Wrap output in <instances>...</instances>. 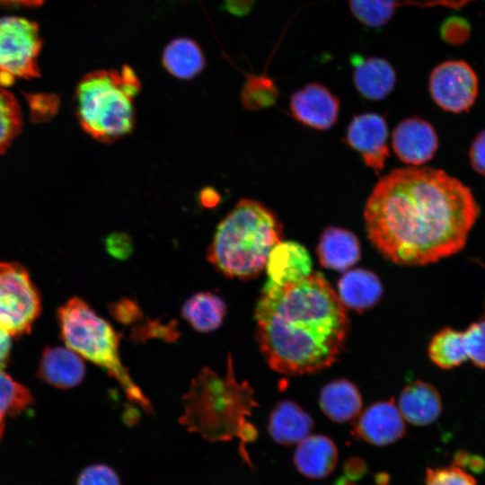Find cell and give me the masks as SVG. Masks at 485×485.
Returning <instances> with one entry per match:
<instances>
[{
    "label": "cell",
    "mask_w": 485,
    "mask_h": 485,
    "mask_svg": "<svg viewBox=\"0 0 485 485\" xmlns=\"http://www.w3.org/2000/svg\"><path fill=\"white\" fill-rule=\"evenodd\" d=\"M349 61L353 68V84L365 99L381 101L393 91L396 72L387 59L354 53Z\"/></svg>",
    "instance_id": "5bb4252c"
},
{
    "label": "cell",
    "mask_w": 485,
    "mask_h": 485,
    "mask_svg": "<svg viewBox=\"0 0 485 485\" xmlns=\"http://www.w3.org/2000/svg\"><path fill=\"white\" fill-rule=\"evenodd\" d=\"M183 405L180 423L209 441L238 437L243 445L257 436L247 420L257 406L253 391L247 382L236 380L230 355L224 376L207 367L200 371L183 396Z\"/></svg>",
    "instance_id": "3957f363"
},
{
    "label": "cell",
    "mask_w": 485,
    "mask_h": 485,
    "mask_svg": "<svg viewBox=\"0 0 485 485\" xmlns=\"http://www.w3.org/2000/svg\"><path fill=\"white\" fill-rule=\"evenodd\" d=\"M470 22L461 16H450L440 26L439 33L447 44L459 46L466 43L471 36Z\"/></svg>",
    "instance_id": "1f68e13d"
},
{
    "label": "cell",
    "mask_w": 485,
    "mask_h": 485,
    "mask_svg": "<svg viewBox=\"0 0 485 485\" xmlns=\"http://www.w3.org/2000/svg\"><path fill=\"white\" fill-rule=\"evenodd\" d=\"M478 77L463 60H446L433 68L428 90L433 101L442 110L461 113L468 111L478 95Z\"/></svg>",
    "instance_id": "9c48e42d"
},
{
    "label": "cell",
    "mask_w": 485,
    "mask_h": 485,
    "mask_svg": "<svg viewBox=\"0 0 485 485\" xmlns=\"http://www.w3.org/2000/svg\"><path fill=\"white\" fill-rule=\"evenodd\" d=\"M41 46L36 22L22 17L0 18V85L39 76L37 58Z\"/></svg>",
    "instance_id": "52a82bcc"
},
{
    "label": "cell",
    "mask_w": 485,
    "mask_h": 485,
    "mask_svg": "<svg viewBox=\"0 0 485 485\" xmlns=\"http://www.w3.org/2000/svg\"><path fill=\"white\" fill-rule=\"evenodd\" d=\"M425 485H477L475 479L463 467L451 465L428 469Z\"/></svg>",
    "instance_id": "4dcf8cb0"
},
{
    "label": "cell",
    "mask_w": 485,
    "mask_h": 485,
    "mask_svg": "<svg viewBox=\"0 0 485 485\" xmlns=\"http://www.w3.org/2000/svg\"><path fill=\"white\" fill-rule=\"evenodd\" d=\"M38 375L52 386L67 389L83 381L85 366L82 358L70 348H47L42 353Z\"/></svg>",
    "instance_id": "e0dca14e"
},
{
    "label": "cell",
    "mask_w": 485,
    "mask_h": 485,
    "mask_svg": "<svg viewBox=\"0 0 485 485\" xmlns=\"http://www.w3.org/2000/svg\"><path fill=\"white\" fill-rule=\"evenodd\" d=\"M32 402L29 390L14 381L0 368V440L4 431L7 415H15L26 410Z\"/></svg>",
    "instance_id": "4316f807"
},
{
    "label": "cell",
    "mask_w": 485,
    "mask_h": 485,
    "mask_svg": "<svg viewBox=\"0 0 485 485\" xmlns=\"http://www.w3.org/2000/svg\"><path fill=\"white\" fill-rule=\"evenodd\" d=\"M405 433L404 419L392 401L369 406L358 418L354 434L375 445H387L401 438Z\"/></svg>",
    "instance_id": "4fadbf2b"
},
{
    "label": "cell",
    "mask_w": 485,
    "mask_h": 485,
    "mask_svg": "<svg viewBox=\"0 0 485 485\" xmlns=\"http://www.w3.org/2000/svg\"><path fill=\"white\" fill-rule=\"evenodd\" d=\"M388 128L383 116L367 112L355 116L350 121L346 143L357 151L366 166L377 174L389 156Z\"/></svg>",
    "instance_id": "30bf717a"
},
{
    "label": "cell",
    "mask_w": 485,
    "mask_h": 485,
    "mask_svg": "<svg viewBox=\"0 0 485 485\" xmlns=\"http://www.w3.org/2000/svg\"><path fill=\"white\" fill-rule=\"evenodd\" d=\"M290 110L300 123L314 129L327 130L338 119L340 101L326 86L310 83L292 94Z\"/></svg>",
    "instance_id": "8fae6325"
},
{
    "label": "cell",
    "mask_w": 485,
    "mask_h": 485,
    "mask_svg": "<svg viewBox=\"0 0 485 485\" xmlns=\"http://www.w3.org/2000/svg\"><path fill=\"white\" fill-rule=\"evenodd\" d=\"M469 157L472 169L485 176V129L480 131L472 142Z\"/></svg>",
    "instance_id": "e575fe53"
},
{
    "label": "cell",
    "mask_w": 485,
    "mask_h": 485,
    "mask_svg": "<svg viewBox=\"0 0 485 485\" xmlns=\"http://www.w3.org/2000/svg\"><path fill=\"white\" fill-rule=\"evenodd\" d=\"M254 318L264 358L273 370L287 375L331 366L343 349L349 325L337 293L315 271L284 286L267 281Z\"/></svg>",
    "instance_id": "7a4b0ae2"
},
{
    "label": "cell",
    "mask_w": 485,
    "mask_h": 485,
    "mask_svg": "<svg viewBox=\"0 0 485 485\" xmlns=\"http://www.w3.org/2000/svg\"><path fill=\"white\" fill-rule=\"evenodd\" d=\"M255 3V0H224V8L231 14L244 16L248 14Z\"/></svg>",
    "instance_id": "8d00e7d4"
},
{
    "label": "cell",
    "mask_w": 485,
    "mask_h": 485,
    "mask_svg": "<svg viewBox=\"0 0 485 485\" xmlns=\"http://www.w3.org/2000/svg\"><path fill=\"white\" fill-rule=\"evenodd\" d=\"M265 268L268 282L284 286L308 277L313 272V261L301 243L281 241L270 251Z\"/></svg>",
    "instance_id": "9a60e30c"
},
{
    "label": "cell",
    "mask_w": 485,
    "mask_h": 485,
    "mask_svg": "<svg viewBox=\"0 0 485 485\" xmlns=\"http://www.w3.org/2000/svg\"><path fill=\"white\" fill-rule=\"evenodd\" d=\"M402 5L399 0H348V8L354 18L366 27L381 29Z\"/></svg>",
    "instance_id": "484cf974"
},
{
    "label": "cell",
    "mask_w": 485,
    "mask_h": 485,
    "mask_svg": "<svg viewBox=\"0 0 485 485\" xmlns=\"http://www.w3.org/2000/svg\"><path fill=\"white\" fill-rule=\"evenodd\" d=\"M335 485H355V484H354L353 481H351V479L347 480L345 478H340V479H339V481H337Z\"/></svg>",
    "instance_id": "b9f144b4"
},
{
    "label": "cell",
    "mask_w": 485,
    "mask_h": 485,
    "mask_svg": "<svg viewBox=\"0 0 485 485\" xmlns=\"http://www.w3.org/2000/svg\"><path fill=\"white\" fill-rule=\"evenodd\" d=\"M226 304L217 295L200 292L190 296L182 305V317L198 331L209 332L223 322Z\"/></svg>",
    "instance_id": "cb8c5ba5"
},
{
    "label": "cell",
    "mask_w": 485,
    "mask_h": 485,
    "mask_svg": "<svg viewBox=\"0 0 485 485\" xmlns=\"http://www.w3.org/2000/svg\"><path fill=\"white\" fill-rule=\"evenodd\" d=\"M279 92L272 78L267 75H247L241 100L245 109L258 110L273 106Z\"/></svg>",
    "instance_id": "83f0119b"
},
{
    "label": "cell",
    "mask_w": 485,
    "mask_h": 485,
    "mask_svg": "<svg viewBox=\"0 0 485 485\" xmlns=\"http://www.w3.org/2000/svg\"><path fill=\"white\" fill-rule=\"evenodd\" d=\"M220 200L218 193L212 188H206L201 191L200 201L206 207H213Z\"/></svg>",
    "instance_id": "ab89813d"
},
{
    "label": "cell",
    "mask_w": 485,
    "mask_h": 485,
    "mask_svg": "<svg viewBox=\"0 0 485 485\" xmlns=\"http://www.w3.org/2000/svg\"><path fill=\"white\" fill-rule=\"evenodd\" d=\"M11 335L0 327V368L6 366L11 352Z\"/></svg>",
    "instance_id": "74e56055"
},
{
    "label": "cell",
    "mask_w": 485,
    "mask_h": 485,
    "mask_svg": "<svg viewBox=\"0 0 485 485\" xmlns=\"http://www.w3.org/2000/svg\"><path fill=\"white\" fill-rule=\"evenodd\" d=\"M321 265L337 271L348 270L360 259V242L350 231L328 226L322 232L317 245Z\"/></svg>",
    "instance_id": "ac0fdd59"
},
{
    "label": "cell",
    "mask_w": 485,
    "mask_h": 485,
    "mask_svg": "<svg viewBox=\"0 0 485 485\" xmlns=\"http://www.w3.org/2000/svg\"><path fill=\"white\" fill-rule=\"evenodd\" d=\"M41 309L40 293L28 271L0 262V327L11 336L28 333Z\"/></svg>",
    "instance_id": "ba28073f"
},
{
    "label": "cell",
    "mask_w": 485,
    "mask_h": 485,
    "mask_svg": "<svg viewBox=\"0 0 485 485\" xmlns=\"http://www.w3.org/2000/svg\"><path fill=\"white\" fill-rule=\"evenodd\" d=\"M366 467L362 461L353 459L348 462L345 468L347 475L351 479H359L365 472Z\"/></svg>",
    "instance_id": "f35d334b"
},
{
    "label": "cell",
    "mask_w": 485,
    "mask_h": 485,
    "mask_svg": "<svg viewBox=\"0 0 485 485\" xmlns=\"http://www.w3.org/2000/svg\"><path fill=\"white\" fill-rule=\"evenodd\" d=\"M392 146L398 158L407 164L421 165L433 158L438 137L433 126L417 118L401 121L392 134Z\"/></svg>",
    "instance_id": "7c38bea8"
},
{
    "label": "cell",
    "mask_w": 485,
    "mask_h": 485,
    "mask_svg": "<svg viewBox=\"0 0 485 485\" xmlns=\"http://www.w3.org/2000/svg\"><path fill=\"white\" fill-rule=\"evenodd\" d=\"M106 247L110 254L117 259H126L132 252V242L124 233L115 232L106 239Z\"/></svg>",
    "instance_id": "836d02e7"
},
{
    "label": "cell",
    "mask_w": 485,
    "mask_h": 485,
    "mask_svg": "<svg viewBox=\"0 0 485 485\" xmlns=\"http://www.w3.org/2000/svg\"><path fill=\"white\" fill-rule=\"evenodd\" d=\"M338 461L334 442L323 435L308 436L298 443L294 463L304 476L322 479L331 473Z\"/></svg>",
    "instance_id": "d6986e66"
},
{
    "label": "cell",
    "mask_w": 485,
    "mask_h": 485,
    "mask_svg": "<svg viewBox=\"0 0 485 485\" xmlns=\"http://www.w3.org/2000/svg\"><path fill=\"white\" fill-rule=\"evenodd\" d=\"M428 353L430 360L442 369L460 366L468 360L463 332L451 327L439 330L431 338Z\"/></svg>",
    "instance_id": "d4e9b609"
},
{
    "label": "cell",
    "mask_w": 485,
    "mask_h": 485,
    "mask_svg": "<svg viewBox=\"0 0 485 485\" xmlns=\"http://www.w3.org/2000/svg\"><path fill=\"white\" fill-rule=\"evenodd\" d=\"M383 286L378 277L365 269L347 271L338 282V296L342 304L355 311L373 307L381 298Z\"/></svg>",
    "instance_id": "ffe728a7"
},
{
    "label": "cell",
    "mask_w": 485,
    "mask_h": 485,
    "mask_svg": "<svg viewBox=\"0 0 485 485\" xmlns=\"http://www.w3.org/2000/svg\"><path fill=\"white\" fill-rule=\"evenodd\" d=\"M45 0H0V5H22L37 6L43 4Z\"/></svg>",
    "instance_id": "60d3db41"
},
{
    "label": "cell",
    "mask_w": 485,
    "mask_h": 485,
    "mask_svg": "<svg viewBox=\"0 0 485 485\" xmlns=\"http://www.w3.org/2000/svg\"><path fill=\"white\" fill-rule=\"evenodd\" d=\"M398 409L403 419L415 426H427L440 416L443 405L438 391L430 384L415 381L404 387Z\"/></svg>",
    "instance_id": "2e32d148"
},
{
    "label": "cell",
    "mask_w": 485,
    "mask_h": 485,
    "mask_svg": "<svg viewBox=\"0 0 485 485\" xmlns=\"http://www.w3.org/2000/svg\"><path fill=\"white\" fill-rule=\"evenodd\" d=\"M282 237L283 225L274 212L260 201L243 198L218 224L207 260L227 278L251 279L265 269Z\"/></svg>",
    "instance_id": "277c9868"
},
{
    "label": "cell",
    "mask_w": 485,
    "mask_h": 485,
    "mask_svg": "<svg viewBox=\"0 0 485 485\" xmlns=\"http://www.w3.org/2000/svg\"><path fill=\"white\" fill-rule=\"evenodd\" d=\"M76 485H119V480L110 467L95 464L80 473Z\"/></svg>",
    "instance_id": "d6a6232c"
},
{
    "label": "cell",
    "mask_w": 485,
    "mask_h": 485,
    "mask_svg": "<svg viewBox=\"0 0 485 485\" xmlns=\"http://www.w3.org/2000/svg\"><path fill=\"white\" fill-rule=\"evenodd\" d=\"M463 332L468 360L485 368V320L472 322Z\"/></svg>",
    "instance_id": "f546056e"
},
{
    "label": "cell",
    "mask_w": 485,
    "mask_h": 485,
    "mask_svg": "<svg viewBox=\"0 0 485 485\" xmlns=\"http://www.w3.org/2000/svg\"><path fill=\"white\" fill-rule=\"evenodd\" d=\"M139 92L117 70L85 75L75 93L81 127L94 139L107 144L129 135L136 125L133 101Z\"/></svg>",
    "instance_id": "8992f818"
},
{
    "label": "cell",
    "mask_w": 485,
    "mask_h": 485,
    "mask_svg": "<svg viewBox=\"0 0 485 485\" xmlns=\"http://www.w3.org/2000/svg\"><path fill=\"white\" fill-rule=\"evenodd\" d=\"M164 69L172 76L189 80L200 74L206 58L199 45L189 38H177L169 42L162 55Z\"/></svg>",
    "instance_id": "603a6c76"
},
{
    "label": "cell",
    "mask_w": 485,
    "mask_h": 485,
    "mask_svg": "<svg viewBox=\"0 0 485 485\" xmlns=\"http://www.w3.org/2000/svg\"><path fill=\"white\" fill-rule=\"evenodd\" d=\"M320 406L331 419L343 423L360 413L362 398L354 384L346 379H339L327 384L322 389Z\"/></svg>",
    "instance_id": "7402d4cb"
},
{
    "label": "cell",
    "mask_w": 485,
    "mask_h": 485,
    "mask_svg": "<svg viewBox=\"0 0 485 485\" xmlns=\"http://www.w3.org/2000/svg\"><path fill=\"white\" fill-rule=\"evenodd\" d=\"M22 128V113L14 96L0 85V154L18 135Z\"/></svg>",
    "instance_id": "f1b7e54d"
},
{
    "label": "cell",
    "mask_w": 485,
    "mask_h": 485,
    "mask_svg": "<svg viewBox=\"0 0 485 485\" xmlns=\"http://www.w3.org/2000/svg\"><path fill=\"white\" fill-rule=\"evenodd\" d=\"M57 321L68 348L105 369L120 384L128 400L146 412L152 411L149 400L122 365L119 336L106 320L84 300L73 297L58 309Z\"/></svg>",
    "instance_id": "5b68a950"
},
{
    "label": "cell",
    "mask_w": 485,
    "mask_h": 485,
    "mask_svg": "<svg viewBox=\"0 0 485 485\" xmlns=\"http://www.w3.org/2000/svg\"><path fill=\"white\" fill-rule=\"evenodd\" d=\"M479 215L469 187L443 170L419 166L383 176L364 209L371 243L385 259L406 266L461 251Z\"/></svg>",
    "instance_id": "6da1fadb"
},
{
    "label": "cell",
    "mask_w": 485,
    "mask_h": 485,
    "mask_svg": "<svg viewBox=\"0 0 485 485\" xmlns=\"http://www.w3.org/2000/svg\"><path fill=\"white\" fill-rule=\"evenodd\" d=\"M401 4L417 7H448L453 9L462 8L476 0H399Z\"/></svg>",
    "instance_id": "d590c367"
},
{
    "label": "cell",
    "mask_w": 485,
    "mask_h": 485,
    "mask_svg": "<svg viewBox=\"0 0 485 485\" xmlns=\"http://www.w3.org/2000/svg\"><path fill=\"white\" fill-rule=\"evenodd\" d=\"M313 426L311 416L295 402L285 400L278 402L269 420V432L277 443L283 445L298 444L309 436Z\"/></svg>",
    "instance_id": "44dd1931"
}]
</instances>
